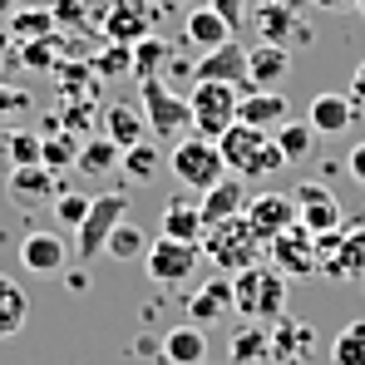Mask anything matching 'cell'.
Masks as SVG:
<instances>
[{
  "mask_svg": "<svg viewBox=\"0 0 365 365\" xmlns=\"http://www.w3.org/2000/svg\"><path fill=\"white\" fill-rule=\"evenodd\" d=\"M168 168H173V178L187 192H207V187H217V182L227 178V163H222L217 143L202 138V133H182L178 143H173V153H168Z\"/></svg>",
  "mask_w": 365,
  "mask_h": 365,
  "instance_id": "cell-5",
  "label": "cell"
},
{
  "mask_svg": "<svg viewBox=\"0 0 365 365\" xmlns=\"http://www.w3.org/2000/svg\"><path fill=\"white\" fill-rule=\"evenodd\" d=\"M207 5H212V10H217V15L232 25V30H242L247 15H252V5H247V0H207Z\"/></svg>",
  "mask_w": 365,
  "mask_h": 365,
  "instance_id": "cell-43",
  "label": "cell"
},
{
  "mask_svg": "<svg viewBox=\"0 0 365 365\" xmlns=\"http://www.w3.org/2000/svg\"><path fill=\"white\" fill-rule=\"evenodd\" d=\"M287 74H292V50L267 45V40L247 50V89H277Z\"/></svg>",
  "mask_w": 365,
  "mask_h": 365,
  "instance_id": "cell-22",
  "label": "cell"
},
{
  "mask_svg": "<svg viewBox=\"0 0 365 365\" xmlns=\"http://www.w3.org/2000/svg\"><path fill=\"white\" fill-rule=\"evenodd\" d=\"M232 361L237 365H262L267 361V326H262V321L237 326V336H232Z\"/></svg>",
  "mask_w": 365,
  "mask_h": 365,
  "instance_id": "cell-38",
  "label": "cell"
},
{
  "mask_svg": "<svg viewBox=\"0 0 365 365\" xmlns=\"http://www.w3.org/2000/svg\"><path fill=\"white\" fill-rule=\"evenodd\" d=\"M316 267L331 282H361L365 277V222H341L336 232L316 237Z\"/></svg>",
  "mask_w": 365,
  "mask_h": 365,
  "instance_id": "cell-6",
  "label": "cell"
},
{
  "mask_svg": "<svg viewBox=\"0 0 365 365\" xmlns=\"http://www.w3.org/2000/svg\"><path fill=\"white\" fill-rule=\"evenodd\" d=\"M168 163V153L153 143V138H143V143H133V148H123V158H119V173L128 182H148L158 168Z\"/></svg>",
  "mask_w": 365,
  "mask_h": 365,
  "instance_id": "cell-32",
  "label": "cell"
},
{
  "mask_svg": "<svg viewBox=\"0 0 365 365\" xmlns=\"http://www.w3.org/2000/svg\"><path fill=\"white\" fill-rule=\"evenodd\" d=\"M197 247H202V257H207L222 277H237V272H247V267H257V262H262V252H267V242L252 232V222H247V217H227V222L207 227Z\"/></svg>",
  "mask_w": 365,
  "mask_h": 365,
  "instance_id": "cell-3",
  "label": "cell"
},
{
  "mask_svg": "<svg viewBox=\"0 0 365 365\" xmlns=\"http://www.w3.org/2000/svg\"><path fill=\"white\" fill-rule=\"evenodd\" d=\"M119 222H128V192L114 187V192H104V197L89 202V217H84L79 232H74V252H79V262L104 257V247H109V237H114Z\"/></svg>",
  "mask_w": 365,
  "mask_h": 365,
  "instance_id": "cell-8",
  "label": "cell"
},
{
  "mask_svg": "<svg viewBox=\"0 0 365 365\" xmlns=\"http://www.w3.org/2000/svg\"><path fill=\"white\" fill-rule=\"evenodd\" d=\"M311 5H321V10H356V0H311Z\"/></svg>",
  "mask_w": 365,
  "mask_h": 365,
  "instance_id": "cell-50",
  "label": "cell"
},
{
  "mask_svg": "<svg viewBox=\"0 0 365 365\" xmlns=\"http://www.w3.org/2000/svg\"><path fill=\"white\" fill-rule=\"evenodd\" d=\"M163 10H148V0H109V10H104V40L133 45V40L153 35V20Z\"/></svg>",
  "mask_w": 365,
  "mask_h": 365,
  "instance_id": "cell-18",
  "label": "cell"
},
{
  "mask_svg": "<svg viewBox=\"0 0 365 365\" xmlns=\"http://www.w3.org/2000/svg\"><path fill=\"white\" fill-rule=\"evenodd\" d=\"M247 197H252V192H247V182L227 173L217 187H207V192L197 197L202 222H207V227H217V222H227V217H242V212H247Z\"/></svg>",
  "mask_w": 365,
  "mask_h": 365,
  "instance_id": "cell-24",
  "label": "cell"
},
{
  "mask_svg": "<svg viewBox=\"0 0 365 365\" xmlns=\"http://www.w3.org/2000/svg\"><path fill=\"white\" fill-rule=\"evenodd\" d=\"M138 109H143V119H148V133H153V138H163V143H178L182 133H192L187 94H173L163 74L138 79Z\"/></svg>",
  "mask_w": 365,
  "mask_h": 365,
  "instance_id": "cell-4",
  "label": "cell"
},
{
  "mask_svg": "<svg viewBox=\"0 0 365 365\" xmlns=\"http://www.w3.org/2000/svg\"><path fill=\"white\" fill-rule=\"evenodd\" d=\"M227 40H237V30L202 0V5H192L187 10V25H182V45H197V50H217V45H227Z\"/></svg>",
  "mask_w": 365,
  "mask_h": 365,
  "instance_id": "cell-25",
  "label": "cell"
},
{
  "mask_svg": "<svg viewBox=\"0 0 365 365\" xmlns=\"http://www.w3.org/2000/svg\"><path fill=\"white\" fill-rule=\"evenodd\" d=\"M5 30H10V40H15V45H30V40H50L60 25H55V10H50V5H40V10L20 5V10L5 20Z\"/></svg>",
  "mask_w": 365,
  "mask_h": 365,
  "instance_id": "cell-30",
  "label": "cell"
},
{
  "mask_svg": "<svg viewBox=\"0 0 365 365\" xmlns=\"http://www.w3.org/2000/svg\"><path fill=\"white\" fill-rule=\"evenodd\" d=\"M227 311H232V277H222V272L187 292V321L202 326V331L217 326V321H227Z\"/></svg>",
  "mask_w": 365,
  "mask_h": 365,
  "instance_id": "cell-19",
  "label": "cell"
},
{
  "mask_svg": "<svg viewBox=\"0 0 365 365\" xmlns=\"http://www.w3.org/2000/svg\"><path fill=\"white\" fill-rule=\"evenodd\" d=\"M242 217L252 222V232L272 247V237H282L287 227L302 222V217H297V192H252Z\"/></svg>",
  "mask_w": 365,
  "mask_h": 365,
  "instance_id": "cell-12",
  "label": "cell"
},
{
  "mask_svg": "<svg viewBox=\"0 0 365 365\" xmlns=\"http://www.w3.org/2000/svg\"><path fill=\"white\" fill-rule=\"evenodd\" d=\"M0 163H5V173L25 168V163H40V138L30 128H5L0 133Z\"/></svg>",
  "mask_w": 365,
  "mask_h": 365,
  "instance_id": "cell-34",
  "label": "cell"
},
{
  "mask_svg": "<svg viewBox=\"0 0 365 365\" xmlns=\"http://www.w3.org/2000/svg\"><path fill=\"white\" fill-rule=\"evenodd\" d=\"M272 138H277V148H282V158L287 163H306L311 153H316V128L306 119H287L272 128Z\"/></svg>",
  "mask_w": 365,
  "mask_h": 365,
  "instance_id": "cell-31",
  "label": "cell"
},
{
  "mask_svg": "<svg viewBox=\"0 0 365 365\" xmlns=\"http://www.w3.org/2000/svg\"><path fill=\"white\" fill-rule=\"evenodd\" d=\"M267 262H272L282 277H316V272H321V267H316V237L306 232L302 222H297V227H287L282 237H272Z\"/></svg>",
  "mask_w": 365,
  "mask_h": 365,
  "instance_id": "cell-15",
  "label": "cell"
},
{
  "mask_svg": "<svg viewBox=\"0 0 365 365\" xmlns=\"http://www.w3.org/2000/svg\"><path fill=\"white\" fill-rule=\"evenodd\" d=\"M128 50H133V79H153V74H163V64L173 60V45L163 35H143Z\"/></svg>",
  "mask_w": 365,
  "mask_h": 365,
  "instance_id": "cell-33",
  "label": "cell"
},
{
  "mask_svg": "<svg viewBox=\"0 0 365 365\" xmlns=\"http://www.w3.org/2000/svg\"><path fill=\"white\" fill-rule=\"evenodd\" d=\"M302 0H262V10H252V25L267 45H282V50H306L316 40L311 20L297 10Z\"/></svg>",
  "mask_w": 365,
  "mask_h": 365,
  "instance_id": "cell-9",
  "label": "cell"
},
{
  "mask_svg": "<svg viewBox=\"0 0 365 365\" xmlns=\"http://www.w3.org/2000/svg\"><path fill=\"white\" fill-rule=\"evenodd\" d=\"M104 252H109L114 262H143V252H148V232H143V227H133V222H119Z\"/></svg>",
  "mask_w": 365,
  "mask_h": 365,
  "instance_id": "cell-39",
  "label": "cell"
},
{
  "mask_svg": "<svg viewBox=\"0 0 365 365\" xmlns=\"http://www.w3.org/2000/svg\"><path fill=\"white\" fill-rule=\"evenodd\" d=\"M74 158H79V138H69L64 128L40 138V163H45L50 173H60V178H64V168H74Z\"/></svg>",
  "mask_w": 365,
  "mask_h": 365,
  "instance_id": "cell-37",
  "label": "cell"
},
{
  "mask_svg": "<svg viewBox=\"0 0 365 365\" xmlns=\"http://www.w3.org/2000/svg\"><path fill=\"white\" fill-rule=\"evenodd\" d=\"M287 292H292V277H282L272 262L262 267H247L232 277V311L247 316V321H262L272 326L277 316H287Z\"/></svg>",
  "mask_w": 365,
  "mask_h": 365,
  "instance_id": "cell-2",
  "label": "cell"
},
{
  "mask_svg": "<svg viewBox=\"0 0 365 365\" xmlns=\"http://www.w3.org/2000/svg\"><path fill=\"white\" fill-rule=\"evenodd\" d=\"M192 79L202 84H237L247 94V45L242 40H227L217 50H202V60H192Z\"/></svg>",
  "mask_w": 365,
  "mask_h": 365,
  "instance_id": "cell-17",
  "label": "cell"
},
{
  "mask_svg": "<svg viewBox=\"0 0 365 365\" xmlns=\"http://www.w3.org/2000/svg\"><path fill=\"white\" fill-rule=\"evenodd\" d=\"M89 69L99 74V79H133V50L128 45H114V40H104L94 55H89Z\"/></svg>",
  "mask_w": 365,
  "mask_h": 365,
  "instance_id": "cell-35",
  "label": "cell"
},
{
  "mask_svg": "<svg viewBox=\"0 0 365 365\" xmlns=\"http://www.w3.org/2000/svg\"><path fill=\"white\" fill-rule=\"evenodd\" d=\"M346 94H351V99H356V104L365 109V60L351 69V89H346Z\"/></svg>",
  "mask_w": 365,
  "mask_h": 365,
  "instance_id": "cell-46",
  "label": "cell"
},
{
  "mask_svg": "<svg viewBox=\"0 0 365 365\" xmlns=\"http://www.w3.org/2000/svg\"><path fill=\"white\" fill-rule=\"evenodd\" d=\"M356 10H361V15H365V0H356Z\"/></svg>",
  "mask_w": 365,
  "mask_h": 365,
  "instance_id": "cell-53",
  "label": "cell"
},
{
  "mask_svg": "<svg viewBox=\"0 0 365 365\" xmlns=\"http://www.w3.org/2000/svg\"><path fill=\"white\" fill-rule=\"evenodd\" d=\"M237 99H242V89L237 84H192L187 89V109H192V133H202V138H222L232 123H237Z\"/></svg>",
  "mask_w": 365,
  "mask_h": 365,
  "instance_id": "cell-7",
  "label": "cell"
},
{
  "mask_svg": "<svg viewBox=\"0 0 365 365\" xmlns=\"http://www.w3.org/2000/svg\"><path fill=\"white\" fill-rule=\"evenodd\" d=\"M356 119H361V104H356L351 94H336V89L316 94L311 109H306V123H311L316 133H346Z\"/></svg>",
  "mask_w": 365,
  "mask_h": 365,
  "instance_id": "cell-23",
  "label": "cell"
},
{
  "mask_svg": "<svg viewBox=\"0 0 365 365\" xmlns=\"http://www.w3.org/2000/svg\"><path fill=\"white\" fill-rule=\"evenodd\" d=\"M60 187H64V178L50 173L45 163H25V168H10V173H5V197H10V207H20V212L50 207Z\"/></svg>",
  "mask_w": 365,
  "mask_h": 365,
  "instance_id": "cell-11",
  "label": "cell"
},
{
  "mask_svg": "<svg viewBox=\"0 0 365 365\" xmlns=\"http://www.w3.org/2000/svg\"><path fill=\"white\" fill-rule=\"evenodd\" d=\"M202 262V247L197 242H173V237H153L148 252H143V267L158 287H182Z\"/></svg>",
  "mask_w": 365,
  "mask_h": 365,
  "instance_id": "cell-10",
  "label": "cell"
},
{
  "mask_svg": "<svg viewBox=\"0 0 365 365\" xmlns=\"http://www.w3.org/2000/svg\"><path fill=\"white\" fill-rule=\"evenodd\" d=\"M20 5H25V0H0V25H5V20H10V15H15Z\"/></svg>",
  "mask_w": 365,
  "mask_h": 365,
  "instance_id": "cell-51",
  "label": "cell"
},
{
  "mask_svg": "<svg viewBox=\"0 0 365 365\" xmlns=\"http://www.w3.org/2000/svg\"><path fill=\"white\" fill-rule=\"evenodd\" d=\"M207 222H202V207L197 197H168L163 212H158V237H173V242H202Z\"/></svg>",
  "mask_w": 365,
  "mask_h": 365,
  "instance_id": "cell-20",
  "label": "cell"
},
{
  "mask_svg": "<svg viewBox=\"0 0 365 365\" xmlns=\"http://www.w3.org/2000/svg\"><path fill=\"white\" fill-rule=\"evenodd\" d=\"M168 5H178V0H158V10H168Z\"/></svg>",
  "mask_w": 365,
  "mask_h": 365,
  "instance_id": "cell-52",
  "label": "cell"
},
{
  "mask_svg": "<svg viewBox=\"0 0 365 365\" xmlns=\"http://www.w3.org/2000/svg\"><path fill=\"white\" fill-rule=\"evenodd\" d=\"M123 148L109 138V133H94V138H84L79 143V158H74V168L84 173V178H109L114 168H119Z\"/></svg>",
  "mask_w": 365,
  "mask_h": 365,
  "instance_id": "cell-29",
  "label": "cell"
},
{
  "mask_svg": "<svg viewBox=\"0 0 365 365\" xmlns=\"http://www.w3.org/2000/svg\"><path fill=\"white\" fill-rule=\"evenodd\" d=\"M60 45H64L60 30H55L50 40H30V45H20V64H30V69H55V64H60Z\"/></svg>",
  "mask_w": 365,
  "mask_h": 365,
  "instance_id": "cell-41",
  "label": "cell"
},
{
  "mask_svg": "<svg viewBox=\"0 0 365 365\" xmlns=\"http://www.w3.org/2000/svg\"><path fill=\"white\" fill-rule=\"evenodd\" d=\"M163 69H168V74H173L178 84H187V89L197 84V79H192V64H187V60H168V64H163Z\"/></svg>",
  "mask_w": 365,
  "mask_h": 365,
  "instance_id": "cell-47",
  "label": "cell"
},
{
  "mask_svg": "<svg viewBox=\"0 0 365 365\" xmlns=\"http://www.w3.org/2000/svg\"><path fill=\"white\" fill-rule=\"evenodd\" d=\"M217 153H222L227 173L242 178V182L267 178V173H282V168H287L277 138H272L267 128H252V123H232V128L217 138Z\"/></svg>",
  "mask_w": 365,
  "mask_h": 365,
  "instance_id": "cell-1",
  "label": "cell"
},
{
  "mask_svg": "<svg viewBox=\"0 0 365 365\" xmlns=\"http://www.w3.org/2000/svg\"><path fill=\"white\" fill-rule=\"evenodd\" d=\"M15 50H20V45H15V40H10V30L0 25V69H10V64H15Z\"/></svg>",
  "mask_w": 365,
  "mask_h": 365,
  "instance_id": "cell-48",
  "label": "cell"
},
{
  "mask_svg": "<svg viewBox=\"0 0 365 365\" xmlns=\"http://www.w3.org/2000/svg\"><path fill=\"white\" fill-rule=\"evenodd\" d=\"M89 202H94L89 192L60 187V192H55V202H50V212H55V222H60V227H74V232H79V222L89 217Z\"/></svg>",
  "mask_w": 365,
  "mask_h": 365,
  "instance_id": "cell-40",
  "label": "cell"
},
{
  "mask_svg": "<svg viewBox=\"0 0 365 365\" xmlns=\"http://www.w3.org/2000/svg\"><path fill=\"white\" fill-rule=\"evenodd\" d=\"M104 133H109L119 148H133V143H143V138H148V119H143V109H138V104L114 99V104H104Z\"/></svg>",
  "mask_w": 365,
  "mask_h": 365,
  "instance_id": "cell-27",
  "label": "cell"
},
{
  "mask_svg": "<svg viewBox=\"0 0 365 365\" xmlns=\"http://www.w3.org/2000/svg\"><path fill=\"white\" fill-rule=\"evenodd\" d=\"M331 365H365V316L346 321L331 341Z\"/></svg>",
  "mask_w": 365,
  "mask_h": 365,
  "instance_id": "cell-36",
  "label": "cell"
},
{
  "mask_svg": "<svg viewBox=\"0 0 365 365\" xmlns=\"http://www.w3.org/2000/svg\"><path fill=\"white\" fill-rule=\"evenodd\" d=\"M50 10H55V25H84V15H89L84 0H55Z\"/></svg>",
  "mask_w": 365,
  "mask_h": 365,
  "instance_id": "cell-44",
  "label": "cell"
},
{
  "mask_svg": "<svg viewBox=\"0 0 365 365\" xmlns=\"http://www.w3.org/2000/svg\"><path fill=\"white\" fill-rule=\"evenodd\" d=\"M60 282L69 287V292H79V297L89 292V272H84V267H74V272H69V277H60Z\"/></svg>",
  "mask_w": 365,
  "mask_h": 365,
  "instance_id": "cell-49",
  "label": "cell"
},
{
  "mask_svg": "<svg viewBox=\"0 0 365 365\" xmlns=\"http://www.w3.org/2000/svg\"><path fill=\"white\" fill-rule=\"evenodd\" d=\"M20 267H25L30 277H60L64 267H69V242H64V232H55V227H30V232L20 237Z\"/></svg>",
  "mask_w": 365,
  "mask_h": 365,
  "instance_id": "cell-13",
  "label": "cell"
},
{
  "mask_svg": "<svg viewBox=\"0 0 365 365\" xmlns=\"http://www.w3.org/2000/svg\"><path fill=\"white\" fill-rule=\"evenodd\" d=\"M30 109V94L25 89H15V84H5L0 79V119H20Z\"/></svg>",
  "mask_w": 365,
  "mask_h": 365,
  "instance_id": "cell-42",
  "label": "cell"
},
{
  "mask_svg": "<svg viewBox=\"0 0 365 365\" xmlns=\"http://www.w3.org/2000/svg\"><path fill=\"white\" fill-rule=\"evenodd\" d=\"M346 173H351L356 182H365V143H356V148L346 153Z\"/></svg>",
  "mask_w": 365,
  "mask_h": 365,
  "instance_id": "cell-45",
  "label": "cell"
},
{
  "mask_svg": "<svg viewBox=\"0 0 365 365\" xmlns=\"http://www.w3.org/2000/svg\"><path fill=\"white\" fill-rule=\"evenodd\" d=\"M292 119V104H287V94L282 89H247L242 99H237V123H252V128H277V123Z\"/></svg>",
  "mask_w": 365,
  "mask_h": 365,
  "instance_id": "cell-21",
  "label": "cell"
},
{
  "mask_svg": "<svg viewBox=\"0 0 365 365\" xmlns=\"http://www.w3.org/2000/svg\"><path fill=\"white\" fill-rule=\"evenodd\" d=\"M158 351H163V365H202L207 361V331L192 326V321H182V326H173L163 336Z\"/></svg>",
  "mask_w": 365,
  "mask_h": 365,
  "instance_id": "cell-26",
  "label": "cell"
},
{
  "mask_svg": "<svg viewBox=\"0 0 365 365\" xmlns=\"http://www.w3.org/2000/svg\"><path fill=\"white\" fill-rule=\"evenodd\" d=\"M311 351H316V326L311 321H302V316H277L267 326V356L277 365H302V361H311Z\"/></svg>",
  "mask_w": 365,
  "mask_h": 365,
  "instance_id": "cell-14",
  "label": "cell"
},
{
  "mask_svg": "<svg viewBox=\"0 0 365 365\" xmlns=\"http://www.w3.org/2000/svg\"><path fill=\"white\" fill-rule=\"evenodd\" d=\"M297 217H302V227L311 237H321V232H336L341 222H346V212H341V197L326 187V182H302L297 187Z\"/></svg>",
  "mask_w": 365,
  "mask_h": 365,
  "instance_id": "cell-16",
  "label": "cell"
},
{
  "mask_svg": "<svg viewBox=\"0 0 365 365\" xmlns=\"http://www.w3.org/2000/svg\"><path fill=\"white\" fill-rule=\"evenodd\" d=\"M25 326H30V292H25L15 277L0 272V341L20 336Z\"/></svg>",
  "mask_w": 365,
  "mask_h": 365,
  "instance_id": "cell-28",
  "label": "cell"
}]
</instances>
